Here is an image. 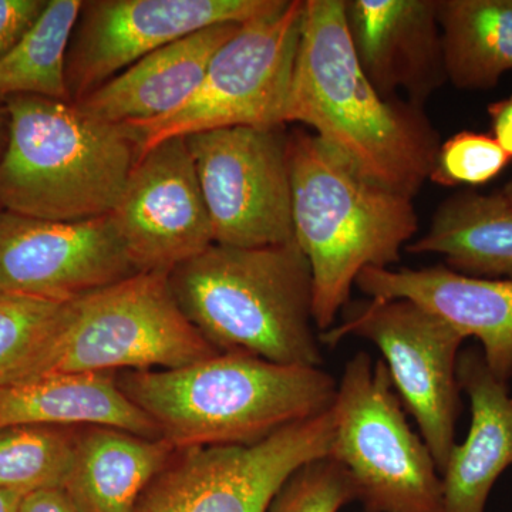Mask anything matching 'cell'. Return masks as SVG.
Returning <instances> with one entry per match:
<instances>
[{
  "label": "cell",
  "mask_w": 512,
  "mask_h": 512,
  "mask_svg": "<svg viewBox=\"0 0 512 512\" xmlns=\"http://www.w3.org/2000/svg\"><path fill=\"white\" fill-rule=\"evenodd\" d=\"M82 0H47L42 15L0 59V101L15 96L70 100L66 57Z\"/></svg>",
  "instance_id": "603a6c76"
},
{
  "label": "cell",
  "mask_w": 512,
  "mask_h": 512,
  "mask_svg": "<svg viewBox=\"0 0 512 512\" xmlns=\"http://www.w3.org/2000/svg\"><path fill=\"white\" fill-rule=\"evenodd\" d=\"M62 305L0 293V386L45 342Z\"/></svg>",
  "instance_id": "d4e9b609"
},
{
  "label": "cell",
  "mask_w": 512,
  "mask_h": 512,
  "mask_svg": "<svg viewBox=\"0 0 512 512\" xmlns=\"http://www.w3.org/2000/svg\"><path fill=\"white\" fill-rule=\"evenodd\" d=\"M3 106L8 138L0 157L2 211L56 222L113 212L138 158L126 128L45 97H10Z\"/></svg>",
  "instance_id": "5b68a950"
},
{
  "label": "cell",
  "mask_w": 512,
  "mask_h": 512,
  "mask_svg": "<svg viewBox=\"0 0 512 512\" xmlns=\"http://www.w3.org/2000/svg\"><path fill=\"white\" fill-rule=\"evenodd\" d=\"M178 308L168 274H137L63 303L8 383L53 373L178 369L218 355Z\"/></svg>",
  "instance_id": "8992f818"
},
{
  "label": "cell",
  "mask_w": 512,
  "mask_h": 512,
  "mask_svg": "<svg viewBox=\"0 0 512 512\" xmlns=\"http://www.w3.org/2000/svg\"><path fill=\"white\" fill-rule=\"evenodd\" d=\"M111 427L163 439L153 420L120 389L116 373H53L0 386V429Z\"/></svg>",
  "instance_id": "d6986e66"
},
{
  "label": "cell",
  "mask_w": 512,
  "mask_h": 512,
  "mask_svg": "<svg viewBox=\"0 0 512 512\" xmlns=\"http://www.w3.org/2000/svg\"><path fill=\"white\" fill-rule=\"evenodd\" d=\"M295 241L311 264L313 322L332 329L366 268L397 264L419 231L413 198L363 174L322 138L289 133Z\"/></svg>",
  "instance_id": "3957f363"
},
{
  "label": "cell",
  "mask_w": 512,
  "mask_h": 512,
  "mask_svg": "<svg viewBox=\"0 0 512 512\" xmlns=\"http://www.w3.org/2000/svg\"><path fill=\"white\" fill-rule=\"evenodd\" d=\"M342 312V323L320 333V343L333 348L356 336L380 349L393 386L441 474L456 444L461 412L457 365L466 338L407 299L369 298L349 302Z\"/></svg>",
  "instance_id": "9c48e42d"
},
{
  "label": "cell",
  "mask_w": 512,
  "mask_h": 512,
  "mask_svg": "<svg viewBox=\"0 0 512 512\" xmlns=\"http://www.w3.org/2000/svg\"><path fill=\"white\" fill-rule=\"evenodd\" d=\"M305 0L241 23L212 56L204 79L178 109L128 124L138 157L161 141L228 127L285 126Z\"/></svg>",
  "instance_id": "ba28073f"
},
{
  "label": "cell",
  "mask_w": 512,
  "mask_h": 512,
  "mask_svg": "<svg viewBox=\"0 0 512 512\" xmlns=\"http://www.w3.org/2000/svg\"><path fill=\"white\" fill-rule=\"evenodd\" d=\"M19 512H79L63 488H45L23 497Z\"/></svg>",
  "instance_id": "f1b7e54d"
},
{
  "label": "cell",
  "mask_w": 512,
  "mask_h": 512,
  "mask_svg": "<svg viewBox=\"0 0 512 512\" xmlns=\"http://www.w3.org/2000/svg\"><path fill=\"white\" fill-rule=\"evenodd\" d=\"M137 274L110 215L56 222L0 211V293L67 303Z\"/></svg>",
  "instance_id": "5bb4252c"
},
{
  "label": "cell",
  "mask_w": 512,
  "mask_h": 512,
  "mask_svg": "<svg viewBox=\"0 0 512 512\" xmlns=\"http://www.w3.org/2000/svg\"><path fill=\"white\" fill-rule=\"evenodd\" d=\"M333 434L330 407L248 446L175 450L136 512H268L296 470L329 456Z\"/></svg>",
  "instance_id": "30bf717a"
},
{
  "label": "cell",
  "mask_w": 512,
  "mask_h": 512,
  "mask_svg": "<svg viewBox=\"0 0 512 512\" xmlns=\"http://www.w3.org/2000/svg\"><path fill=\"white\" fill-rule=\"evenodd\" d=\"M369 298L407 299L446 320L464 338L480 340L491 372L512 377V279L477 278L447 265L366 268L356 284Z\"/></svg>",
  "instance_id": "2e32d148"
},
{
  "label": "cell",
  "mask_w": 512,
  "mask_h": 512,
  "mask_svg": "<svg viewBox=\"0 0 512 512\" xmlns=\"http://www.w3.org/2000/svg\"><path fill=\"white\" fill-rule=\"evenodd\" d=\"M6 138H8V114H6L5 106H0V157L5 150Z\"/></svg>",
  "instance_id": "1f68e13d"
},
{
  "label": "cell",
  "mask_w": 512,
  "mask_h": 512,
  "mask_svg": "<svg viewBox=\"0 0 512 512\" xmlns=\"http://www.w3.org/2000/svg\"><path fill=\"white\" fill-rule=\"evenodd\" d=\"M117 384L175 450L248 446L325 413L338 383L315 366H288L248 353L164 370H124Z\"/></svg>",
  "instance_id": "7a4b0ae2"
},
{
  "label": "cell",
  "mask_w": 512,
  "mask_h": 512,
  "mask_svg": "<svg viewBox=\"0 0 512 512\" xmlns=\"http://www.w3.org/2000/svg\"><path fill=\"white\" fill-rule=\"evenodd\" d=\"M175 448L111 427H79L63 490L79 512H136Z\"/></svg>",
  "instance_id": "ffe728a7"
},
{
  "label": "cell",
  "mask_w": 512,
  "mask_h": 512,
  "mask_svg": "<svg viewBox=\"0 0 512 512\" xmlns=\"http://www.w3.org/2000/svg\"><path fill=\"white\" fill-rule=\"evenodd\" d=\"M239 25L210 26L161 47L74 104L114 126L161 119L197 90L212 56Z\"/></svg>",
  "instance_id": "ac0fdd59"
},
{
  "label": "cell",
  "mask_w": 512,
  "mask_h": 512,
  "mask_svg": "<svg viewBox=\"0 0 512 512\" xmlns=\"http://www.w3.org/2000/svg\"><path fill=\"white\" fill-rule=\"evenodd\" d=\"M510 161L493 136L461 131L440 144L429 181L441 187H478L497 178Z\"/></svg>",
  "instance_id": "484cf974"
},
{
  "label": "cell",
  "mask_w": 512,
  "mask_h": 512,
  "mask_svg": "<svg viewBox=\"0 0 512 512\" xmlns=\"http://www.w3.org/2000/svg\"><path fill=\"white\" fill-rule=\"evenodd\" d=\"M185 140L214 244L261 248L295 239L285 126L218 128Z\"/></svg>",
  "instance_id": "8fae6325"
},
{
  "label": "cell",
  "mask_w": 512,
  "mask_h": 512,
  "mask_svg": "<svg viewBox=\"0 0 512 512\" xmlns=\"http://www.w3.org/2000/svg\"><path fill=\"white\" fill-rule=\"evenodd\" d=\"M448 82L494 89L512 70V0H439Z\"/></svg>",
  "instance_id": "7402d4cb"
},
{
  "label": "cell",
  "mask_w": 512,
  "mask_h": 512,
  "mask_svg": "<svg viewBox=\"0 0 512 512\" xmlns=\"http://www.w3.org/2000/svg\"><path fill=\"white\" fill-rule=\"evenodd\" d=\"M329 456L345 468L366 512H441L443 485L429 447L407 423L389 369L360 352L332 404Z\"/></svg>",
  "instance_id": "52a82bcc"
},
{
  "label": "cell",
  "mask_w": 512,
  "mask_h": 512,
  "mask_svg": "<svg viewBox=\"0 0 512 512\" xmlns=\"http://www.w3.org/2000/svg\"><path fill=\"white\" fill-rule=\"evenodd\" d=\"M356 501L345 468L330 457L296 470L272 500L268 512H339Z\"/></svg>",
  "instance_id": "4316f807"
},
{
  "label": "cell",
  "mask_w": 512,
  "mask_h": 512,
  "mask_svg": "<svg viewBox=\"0 0 512 512\" xmlns=\"http://www.w3.org/2000/svg\"><path fill=\"white\" fill-rule=\"evenodd\" d=\"M457 376L470 399L471 427L441 471V512H485L491 490L512 464L510 387L491 372L478 349L460 352Z\"/></svg>",
  "instance_id": "e0dca14e"
},
{
  "label": "cell",
  "mask_w": 512,
  "mask_h": 512,
  "mask_svg": "<svg viewBox=\"0 0 512 512\" xmlns=\"http://www.w3.org/2000/svg\"><path fill=\"white\" fill-rule=\"evenodd\" d=\"M138 274H170L214 244L185 137L141 154L110 214Z\"/></svg>",
  "instance_id": "4fadbf2b"
},
{
  "label": "cell",
  "mask_w": 512,
  "mask_h": 512,
  "mask_svg": "<svg viewBox=\"0 0 512 512\" xmlns=\"http://www.w3.org/2000/svg\"><path fill=\"white\" fill-rule=\"evenodd\" d=\"M285 123H302L363 174L407 197L429 181L440 134L423 107L386 99L357 62L345 0H305Z\"/></svg>",
  "instance_id": "6da1fadb"
},
{
  "label": "cell",
  "mask_w": 512,
  "mask_h": 512,
  "mask_svg": "<svg viewBox=\"0 0 512 512\" xmlns=\"http://www.w3.org/2000/svg\"><path fill=\"white\" fill-rule=\"evenodd\" d=\"M46 3L47 0H0V59L32 28Z\"/></svg>",
  "instance_id": "83f0119b"
},
{
  "label": "cell",
  "mask_w": 512,
  "mask_h": 512,
  "mask_svg": "<svg viewBox=\"0 0 512 512\" xmlns=\"http://www.w3.org/2000/svg\"><path fill=\"white\" fill-rule=\"evenodd\" d=\"M406 251L443 255L460 274L512 279V208L500 192H457L441 202L426 234Z\"/></svg>",
  "instance_id": "44dd1931"
},
{
  "label": "cell",
  "mask_w": 512,
  "mask_h": 512,
  "mask_svg": "<svg viewBox=\"0 0 512 512\" xmlns=\"http://www.w3.org/2000/svg\"><path fill=\"white\" fill-rule=\"evenodd\" d=\"M494 140L512 160V94L488 106Z\"/></svg>",
  "instance_id": "f546056e"
},
{
  "label": "cell",
  "mask_w": 512,
  "mask_h": 512,
  "mask_svg": "<svg viewBox=\"0 0 512 512\" xmlns=\"http://www.w3.org/2000/svg\"><path fill=\"white\" fill-rule=\"evenodd\" d=\"M26 494L0 488V512H19L20 503Z\"/></svg>",
  "instance_id": "4dcf8cb0"
},
{
  "label": "cell",
  "mask_w": 512,
  "mask_h": 512,
  "mask_svg": "<svg viewBox=\"0 0 512 512\" xmlns=\"http://www.w3.org/2000/svg\"><path fill=\"white\" fill-rule=\"evenodd\" d=\"M178 308L220 353L320 367L311 264L293 239L261 248L212 244L168 274Z\"/></svg>",
  "instance_id": "277c9868"
},
{
  "label": "cell",
  "mask_w": 512,
  "mask_h": 512,
  "mask_svg": "<svg viewBox=\"0 0 512 512\" xmlns=\"http://www.w3.org/2000/svg\"><path fill=\"white\" fill-rule=\"evenodd\" d=\"M76 427L0 429V488L29 494L63 488L72 467Z\"/></svg>",
  "instance_id": "cb8c5ba5"
},
{
  "label": "cell",
  "mask_w": 512,
  "mask_h": 512,
  "mask_svg": "<svg viewBox=\"0 0 512 512\" xmlns=\"http://www.w3.org/2000/svg\"><path fill=\"white\" fill-rule=\"evenodd\" d=\"M357 62L386 99L423 104L448 82L439 0H345Z\"/></svg>",
  "instance_id": "9a60e30c"
},
{
  "label": "cell",
  "mask_w": 512,
  "mask_h": 512,
  "mask_svg": "<svg viewBox=\"0 0 512 512\" xmlns=\"http://www.w3.org/2000/svg\"><path fill=\"white\" fill-rule=\"evenodd\" d=\"M498 192L503 195L504 200L507 201V204L512 208V183H508L503 190Z\"/></svg>",
  "instance_id": "d6a6232c"
},
{
  "label": "cell",
  "mask_w": 512,
  "mask_h": 512,
  "mask_svg": "<svg viewBox=\"0 0 512 512\" xmlns=\"http://www.w3.org/2000/svg\"><path fill=\"white\" fill-rule=\"evenodd\" d=\"M285 0H90L83 2L66 57L70 100L87 94L161 47L210 26L245 23Z\"/></svg>",
  "instance_id": "7c38bea8"
}]
</instances>
